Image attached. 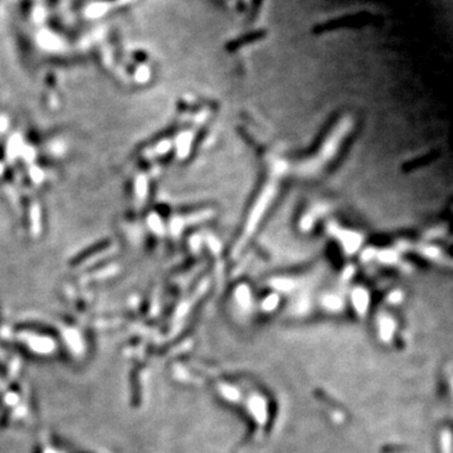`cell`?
I'll return each mask as SVG.
<instances>
[{
  "label": "cell",
  "mask_w": 453,
  "mask_h": 453,
  "mask_svg": "<svg viewBox=\"0 0 453 453\" xmlns=\"http://www.w3.org/2000/svg\"><path fill=\"white\" fill-rule=\"evenodd\" d=\"M374 20V15L370 13H356V14L343 15L324 24H319L314 28V33H325L340 27H362Z\"/></svg>",
  "instance_id": "cell-1"
},
{
  "label": "cell",
  "mask_w": 453,
  "mask_h": 453,
  "mask_svg": "<svg viewBox=\"0 0 453 453\" xmlns=\"http://www.w3.org/2000/svg\"><path fill=\"white\" fill-rule=\"evenodd\" d=\"M266 35H267V31H266V29H263V28L254 29V31L248 32V33H244L243 35H241V37L230 40V42L228 43L227 48L229 51H235V50H238L240 47H242V45L249 44V43H254V42H257V40L263 39Z\"/></svg>",
  "instance_id": "cell-2"
},
{
  "label": "cell",
  "mask_w": 453,
  "mask_h": 453,
  "mask_svg": "<svg viewBox=\"0 0 453 453\" xmlns=\"http://www.w3.org/2000/svg\"><path fill=\"white\" fill-rule=\"evenodd\" d=\"M263 4V0H252V5H251V15L254 17L257 13L259 12L258 9H261Z\"/></svg>",
  "instance_id": "cell-3"
}]
</instances>
